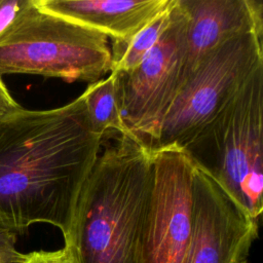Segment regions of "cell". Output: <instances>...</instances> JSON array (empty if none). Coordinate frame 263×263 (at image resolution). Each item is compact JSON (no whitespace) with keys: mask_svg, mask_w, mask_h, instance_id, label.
<instances>
[{"mask_svg":"<svg viewBox=\"0 0 263 263\" xmlns=\"http://www.w3.org/2000/svg\"><path fill=\"white\" fill-rule=\"evenodd\" d=\"M111 66L106 35L43 11L34 0L0 36V76L32 74L90 84Z\"/></svg>","mask_w":263,"mask_h":263,"instance_id":"277c9868","label":"cell"},{"mask_svg":"<svg viewBox=\"0 0 263 263\" xmlns=\"http://www.w3.org/2000/svg\"><path fill=\"white\" fill-rule=\"evenodd\" d=\"M23 107L12 98L0 76V122L18 113Z\"/></svg>","mask_w":263,"mask_h":263,"instance_id":"2e32d148","label":"cell"},{"mask_svg":"<svg viewBox=\"0 0 263 263\" xmlns=\"http://www.w3.org/2000/svg\"><path fill=\"white\" fill-rule=\"evenodd\" d=\"M153 154L119 135L106 147L77 202L68 248L75 263H145Z\"/></svg>","mask_w":263,"mask_h":263,"instance_id":"7a4b0ae2","label":"cell"},{"mask_svg":"<svg viewBox=\"0 0 263 263\" xmlns=\"http://www.w3.org/2000/svg\"><path fill=\"white\" fill-rule=\"evenodd\" d=\"M71 258L69 249L63 247L58 251L47 252L39 251L29 253V259L26 263H67Z\"/></svg>","mask_w":263,"mask_h":263,"instance_id":"9a60e30c","label":"cell"},{"mask_svg":"<svg viewBox=\"0 0 263 263\" xmlns=\"http://www.w3.org/2000/svg\"><path fill=\"white\" fill-rule=\"evenodd\" d=\"M185 52L186 21L176 0L156 45L133 70L118 74L123 121L149 150L183 83Z\"/></svg>","mask_w":263,"mask_h":263,"instance_id":"8992f818","label":"cell"},{"mask_svg":"<svg viewBox=\"0 0 263 263\" xmlns=\"http://www.w3.org/2000/svg\"><path fill=\"white\" fill-rule=\"evenodd\" d=\"M29 2L30 0H0V36Z\"/></svg>","mask_w":263,"mask_h":263,"instance_id":"5bb4252c","label":"cell"},{"mask_svg":"<svg viewBox=\"0 0 263 263\" xmlns=\"http://www.w3.org/2000/svg\"><path fill=\"white\" fill-rule=\"evenodd\" d=\"M83 97L0 122V226L14 233L47 223L71 236L81 189L100 154Z\"/></svg>","mask_w":263,"mask_h":263,"instance_id":"6da1fadb","label":"cell"},{"mask_svg":"<svg viewBox=\"0 0 263 263\" xmlns=\"http://www.w3.org/2000/svg\"><path fill=\"white\" fill-rule=\"evenodd\" d=\"M67 249H68V248H67ZM70 254H71V253H70ZM67 263H75V262H74V260H73V258H72V256H71V258H70V260H69V261H68V262H67Z\"/></svg>","mask_w":263,"mask_h":263,"instance_id":"e0dca14e","label":"cell"},{"mask_svg":"<svg viewBox=\"0 0 263 263\" xmlns=\"http://www.w3.org/2000/svg\"><path fill=\"white\" fill-rule=\"evenodd\" d=\"M16 233L0 226V263H26L29 254L20 252L16 247Z\"/></svg>","mask_w":263,"mask_h":263,"instance_id":"4fadbf2b","label":"cell"},{"mask_svg":"<svg viewBox=\"0 0 263 263\" xmlns=\"http://www.w3.org/2000/svg\"><path fill=\"white\" fill-rule=\"evenodd\" d=\"M176 0L146 25L127 44L112 43V66L110 73H126L133 70L156 45L167 29Z\"/></svg>","mask_w":263,"mask_h":263,"instance_id":"7c38bea8","label":"cell"},{"mask_svg":"<svg viewBox=\"0 0 263 263\" xmlns=\"http://www.w3.org/2000/svg\"><path fill=\"white\" fill-rule=\"evenodd\" d=\"M152 154L145 263H185L191 236L195 166L181 148L160 149Z\"/></svg>","mask_w":263,"mask_h":263,"instance_id":"52a82bcc","label":"cell"},{"mask_svg":"<svg viewBox=\"0 0 263 263\" xmlns=\"http://www.w3.org/2000/svg\"><path fill=\"white\" fill-rule=\"evenodd\" d=\"M172 0H34L43 11L127 44Z\"/></svg>","mask_w":263,"mask_h":263,"instance_id":"30bf717a","label":"cell"},{"mask_svg":"<svg viewBox=\"0 0 263 263\" xmlns=\"http://www.w3.org/2000/svg\"><path fill=\"white\" fill-rule=\"evenodd\" d=\"M258 230L259 221L195 167L191 236L185 263H248Z\"/></svg>","mask_w":263,"mask_h":263,"instance_id":"ba28073f","label":"cell"},{"mask_svg":"<svg viewBox=\"0 0 263 263\" xmlns=\"http://www.w3.org/2000/svg\"><path fill=\"white\" fill-rule=\"evenodd\" d=\"M262 36L249 33L210 52L181 85L150 152L182 148L263 66Z\"/></svg>","mask_w":263,"mask_h":263,"instance_id":"5b68a950","label":"cell"},{"mask_svg":"<svg viewBox=\"0 0 263 263\" xmlns=\"http://www.w3.org/2000/svg\"><path fill=\"white\" fill-rule=\"evenodd\" d=\"M186 21L184 80L215 48L239 35H263L258 0H177ZM183 84V83H182Z\"/></svg>","mask_w":263,"mask_h":263,"instance_id":"9c48e42d","label":"cell"},{"mask_svg":"<svg viewBox=\"0 0 263 263\" xmlns=\"http://www.w3.org/2000/svg\"><path fill=\"white\" fill-rule=\"evenodd\" d=\"M81 96L93 133L104 137L107 130L115 129L119 135L133 136L121 115L118 74L110 73L107 78L88 84Z\"/></svg>","mask_w":263,"mask_h":263,"instance_id":"8fae6325","label":"cell"},{"mask_svg":"<svg viewBox=\"0 0 263 263\" xmlns=\"http://www.w3.org/2000/svg\"><path fill=\"white\" fill-rule=\"evenodd\" d=\"M252 218L263 212V66L181 148Z\"/></svg>","mask_w":263,"mask_h":263,"instance_id":"3957f363","label":"cell"}]
</instances>
